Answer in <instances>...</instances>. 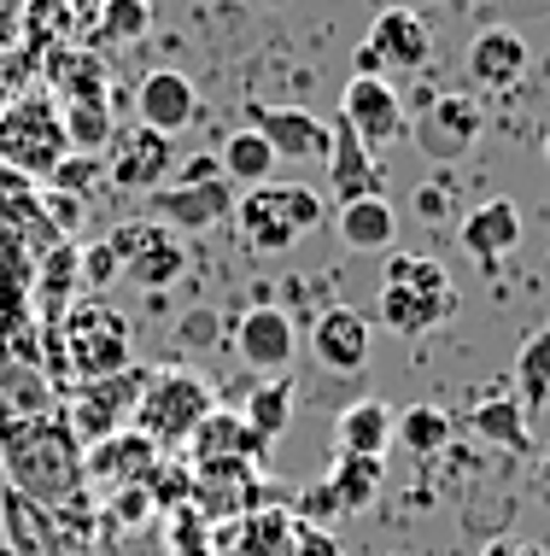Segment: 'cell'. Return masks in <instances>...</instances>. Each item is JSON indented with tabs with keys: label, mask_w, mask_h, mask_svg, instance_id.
I'll return each mask as SVG.
<instances>
[{
	"label": "cell",
	"mask_w": 550,
	"mask_h": 556,
	"mask_svg": "<svg viewBox=\"0 0 550 556\" xmlns=\"http://www.w3.org/2000/svg\"><path fill=\"white\" fill-rule=\"evenodd\" d=\"M0 463H7L12 492H24L29 504L59 509L88 498V469H82V440L71 433L65 410L41 416H0Z\"/></svg>",
	"instance_id": "obj_1"
},
{
	"label": "cell",
	"mask_w": 550,
	"mask_h": 556,
	"mask_svg": "<svg viewBox=\"0 0 550 556\" xmlns=\"http://www.w3.org/2000/svg\"><path fill=\"white\" fill-rule=\"evenodd\" d=\"M41 369L59 399H71L82 381L129 369V317L100 293L77 299L59 323H41Z\"/></svg>",
	"instance_id": "obj_2"
},
{
	"label": "cell",
	"mask_w": 550,
	"mask_h": 556,
	"mask_svg": "<svg viewBox=\"0 0 550 556\" xmlns=\"http://www.w3.org/2000/svg\"><path fill=\"white\" fill-rule=\"evenodd\" d=\"M65 159H71L65 112H59V100L48 94V88H29V94L0 106V170L48 188V176Z\"/></svg>",
	"instance_id": "obj_3"
},
{
	"label": "cell",
	"mask_w": 550,
	"mask_h": 556,
	"mask_svg": "<svg viewBox=\"0 0 550 556\" xmlns=\"http://www.w3.org/2000/svg\"><path fill=\"white\" fill-rule=\"evenodd\" d=\"M234 229L252 252H287L310 229H322V193L305 182H258L234 200Z\"/></svg>",
	"instance_id": "obj_4"
},
{
	"label": "cell",
	"mask_w": 550,
	"mask_h": 556,
	"mask_svg": "<svg viewBox=\"0 0 550 556\" xmlns=\"http://www.w3.org/2000/svg\"><path fill=\"white\" fill-rule=\"evenodd\" d=\"M212 410H217V393L193 369H158V375H146L136 422L129 428H141L158 451H176V445L193 440V428H200Z\"/></svg>",
	"instance_id": "obj_5"
},
{
	"label": "cell",
	"mask_w": 550,
	"mask_h": 556,
	"mask_svg": "<svg viewBox=\"0 0 550 556\" xmlns=\"http://www.w3.org/2000/svg\"><path fill=\"white\" fill-rule=\"evenodd\" d=\"M112 252L124 281H136L146 293H165L170 281L188 276V240L158 217H136V223H117L112 229Z\"/></svg>",
	"instance_id": "obj_6"
},
{
	"label": "cell",
	"mask_w": 550,
	"mask_h": 556,
	"mask_svg": "<svg viewBox=\"0 0 550 556\" xmlns=\"http://www.w3.org/2000/svg\"><path fill=\"white\" fill-rule=\"evenodd\" d=\"M141 387H146V369H117V375H100V381H82V387H71V399H65V422L71 433L88 445H100L106 433L117 428H129L136 422V404H141Z\"/></svg>",
	"instance_id": "obj_7"
},
{
	"label": "cell",
	"mask_w": 550,
	"mask_h": 556,
	"mask_svg": "<svg viewBox=\"0 0 550 556\" xmlns=\"http://www.w3.org/2000/svg\"><path fill=\"white\" fill-rule=\"evenodd\" d=\"M234 182L229 176H212V182H165L146 193V217L170 223L176 235H205V229H222L234 223Z\"/></svg>",
	"instance_id": "obj_8"
},
{
	"label": "cell",
	"mask_w": 550,
	"mask_h": 556,
	"mask_svg": "<svg viewBox=\"0 0 550 556\" xmlns=\"http://www.w3.org/2000/svg\"><path fill=\"white\" fill-rule=\"evenodd\" d=\"M481 135H486L481 100H474V94H439L434 106L415 117L410 141L422 147L434 164H457V159H469L474 147H481Z\"/></svg>",
	"instance_id": "obj_9"
},
{
	"label": "cell",
	"mask_w": 550,
	"mask_h": 556,
	"mask_svg": "<svg viewBox=\"0 0 550 556\" xmlns=\"http://www.w3.org/2000/svg\"><path fill=\"white\" fill-rule=\"evenodd\" d=\"M170 170H176V141H170V135H158L146 124L112 135V147H106V182L112 188L153 193V188L170 182Z\"/></svg>",
	"instance_id": "obj_10"
},
{
	"label": "cell",
	"mask_w": 550,
	"mask_h": 556,
	"mask_svg": "<svg viewBox=\"0 0 550 556\" xmlns=\"http://www.w3.org/2000/svg\"><path fill=\"white\" fill-rule=\"evenodd\" d=\"M158 463H165V451L146 440L141 428H117V433H106L100 445H88V451H82L88 486L106 492V498H112V492H124V486H146Z\"/></svg>",
	"instance_id": "obj_11"
},
{
	"label": "cell",
	"mask_w": 550,
	"mask_h": 556,
	"mask_svg": "<svg viewBox=\"0 0 550 556\" xmlns=\"http://www.w3.org/2000/svg\"><path fill=\"white\" fill-rule=\"evenodd\" d=\"M36 77H41V88H48L59 106H88V100H112V65L100 59V48H88V41H65V48L41 53Z\"/></svg>",
	"instance_id": "obj_12"
},
{
	"label": "cell",
	"mask_w": 550,
	"mask_h": 556,
	"mask_svg": "<svg viewBox=\"0 0 550 556\" xmlns=\"http://www.w3.org/2000/svg\"><path fill=\"white\" fill-rule=\"evenodd\" d=\"M246 129H258L276 147V159H293V164H329V147H334V129L322 117H310L305 106H264V100H252Z\"/></svg>",
	"instance_id": "obj_13"
},
{
	"label": "cell",
	"mask_w": 550,
	"mask_h": 556,
	"mask_svg": "<svg viewBox=\"0 0 550 556\" xmlns=\"http://www.w3.org/2000/svg\"><path fill=\"white\" fill-rule=\"evenodd\" d=\"M136 117L146 129H158V135H182L193 129L205 117V100H200V88H193V77H182V71H146V77L136 83Z\"/></svg>",
	"instance_id": "obj_14"
},
{
	"label": "cell",
	"mask_w": 550,
	"mask_h": 556,
	"mask_svg": "<svg viewBox=\"0 0 550 556\" xmlns=\"http://www.w3.org/2000/svg\"><path fill=\"white\" fill-rule=\"evenodd\" d=\"M340 117H346L369 147H393L398 135H410L405 100H398L393 77H351L346 94H340Z\"/></svg>",
	"instance_id": "obj_15"
},
{
	"label": "cell",
	"mask_w": 550,
	"mask_h": 556,
	"mask_svg": "<svg viewBox=\"0 0 550 556\" xmlns=\"http://www.w3.org/2000/svg\"><path fill=\"white\" fill-rule=\"evenodd\" d=\"M234 352H241L246 369L258 375H287L293 352H299V334H293V317L281 305H252L234 323Z\"/></svg>",
	"instance_id": "obj_16"
},
{
	"label": "cell",
	"mask_w": 550,
	"mask_h": 556,
	"mask_svg": "<svg viewBox=\"0 0 550 556\" xmlns=\"http://www.w3.org/2000/svg\"><path fill=\"white\" fill-rule=\"evenodd\" d=\"M463 65H469V83L474 88H486V94H510V88L527 77L533 53H527V41L515 36L510 24H486V29H474Z\"/></svg>",
	"instance_id": "obj_17"
},
{
	"label": "cell",
	"mask_w": 550,
	"mask_h": 556,
	"mask_svg": "<svg viewBox=\"0 0 550 556\" xmlns=\"http://www.w3.org/2000/svg\"><path fill=\"white\" fill-rule=\"evenodd\" d=\"M369 345H375V328H369V317L351 305H329L310 323V352H317V364L334 369V375H358L369 364Z\"/></svg>",
	"instance_id": "obj_18"
},
{
	"label": "cell",
	"mask_w": 550,
	"mask_h": 556,
	"mask_svg": "<svg viewBox=\"0 0 550 556\" xmlns=\"http://www.w3.org/2000/svg\"><path fill=\"white\" fill-rule=\"evenodd\" d=\"M264 457H270V440H258L241 410H212L188 440V469H212V463H252V469H264Z\"/></svg>",
	"instance_id": "obj_19"
},
{
	"label": "cell",
	"mask_w": 550,
	"mask_h": 556,
	"mask_svg": "<svg viewBox=\"0 0 550 556\" xmlns=\"http://www.w3.org/2000/svg\"><path fill=\"white\" fill-rule=\"evenodd\" d=\"M369 48L381 53L386 77H405V71H422L434 59V29H427L422 12L410 7H386L375 24H369Z\"/></svg>",
	"instance_id": "obj_20"
},
{
	"label": "cell",
	"mask_w": 550,
	"mask_h": 556,
	"mask_svg": "<svg viewBox=\"0 0 550 556\" xmlns=\"http://www.w3.org/2000/svg\"><path fill=\"white\" fill-rule=\"evenodd\" d=\"M329 188L340 205L351 200H375L381 193V164H375V147L363 141L346 117H334V147H329Z\"/></svg>",
	"instance_id": "obj_21"
},
{
	"label": "cell",
	"mask_w": 550,
	"mask_h": 556,
	"mask_svg": "<svg viewBox=\"0 0 550 556\" xmlns=\"http://www.w3.org/2000/svg\"><path fill=\"white\" fill-rule=\"evenodd\" d=\"M77 288H82V247L59 240L48 258L36 264V281H29V317L59 323L71 305H77Z\"/></svg>",
	"instance_id": "obj_22"
},
{
	"label": "cell",
	"mask_w": 550,
	"mask_h": 556,
	"mask_svg": "<svg viewBox=\"0 0 550 556\" xmlns=\"http://www.w3.org/2000/svg\"><path fill=\"white\" fill-rule=\"evenodd\" d=\"M457 240H463V252L481 264L510 258V252L522 247V212H515V200H481L463 223H457Z\"/></svg>",
	"instance_id": "obj_23"
},
{
	"label": "cell",
	"mask_w": 550,
	"mask_h": 556,
	"mask_svg": "<svg viewBox=\"0 0 550 556\" xmlns=\"http://www.w3.org/2000/svg\"><path fill=\"white\" fill-rule=\"evenodd\" d=\"M451 311H457V288H381V299H375L381 328L410 334V340L427 334V328H439Z\"/></svg>",
	"instance_id": "obj_24"
},
{
	"label": "cell",
	"mask_w": 550,
	"mask_h": 556,
	"mask_svg": "<svg viewBox=\"0 0 550 556\" xmlns=\"http://www.w3.org/2000/svg\"><path fill=\"white\" fill-rule=\"evenodd\" d=\"M229 556H287L293 551V516L281 504H258L217 539Z\"/></svg>",
	"instance_id": "obj_25"
},
{
	"label": "cell",
	"mask_w": 550,
	"mask_h": 556,
	"mask_svg": "<svg viewBox=\"0 0 550 556\" xmlns=\"http://www.w3.org/2000/svg\"><path fill=\"white\" fill-rule=\"evenodd\" d=\"M18 36L29 53H53L65 48V41H82V12L77 0H24L18 7Z\"/></svg>",
	"instance_id": "obj_26"
},
{
	"label": "cell",
	"mask_w": 550,
	"mask_h": 556,
	"mask_svg": "<svg viewBox=\"0 0 550 556\" xmlns=\"http://www.w3.org/2000/svg\"><path fill=\"white\" fill-rule=\"evenodd\" d=\"M393 433H398V416H393V404H381V399L346 404L340 422H334L340 451H358V457H381V451L393 445Z\"/></svg>",
	"instance_id": "obj_27"
},
{
	"label": "cell",
	"mask_w": 550,
	"mask_h": 556,
	"mask_svg": "<svg viewBox=\"0 0 550 556\" xmlns=\"http://www.w3.org/2000/svg\"><path fill=\"white\" fill-rule=\"evenodd\" d=\"M334 229H340V240H346L351 252H386L398 240V212H393V200H386V193H375V200L340 205Z\"/></svg>",
	"instance_id": "obj_28"
},
{
	"label": "cell",
	"mask_w": 550,
	"mask_h": 556,
	"mask_svg": "<svg viewBox=\"0 0 550 556\" xmlns=\"http://www.w3.org/2000/svg\"><path fill=\"white\" fill-rule=\"evenodd\" d=\"M469 428L481 433L486 445H498V451H515V457H527L533 451V416L522 410V399H486V404H474L469 410Z\"/></svg>",
	"instance_id": "obj_29"
},
{
	"label": "cell",
	"mask_w": 550,
	"mask_h": 556,
	"mask_svg": "<svg viewBox=\"0 0 550 556\" xmlns=\"http://www.w3.org/2000/svg\"><path fill=\"white\" fill-rule=\"evenodd\" d=\"M0 528L18 556H53V516L12 486H0Z\"/></svg>",
	"instance_id": "obj_30"
},
{
	"label": "cell",
	"mask_w": 550,
	"mask_h": 556,
	"mask_svg": "<svg viewBox=\"0 0 550 556\" xmlns=\"http://www.w3.org/2000/svg\"><path fill=\"white\" fill-rule=\"evenodd\" d=\"M88 29H94V36H82L88 48H136L153 29V0H94Z\"/></svg>",
	"instance_id": "obj_31"
},
{
	"label": "cell",
	"mask_w": 550,
	"mask_h": 556,
	"mask_svg": "<svg viewBox=\"0 0 550 556\" xmlns=\"http://www.w3.org/2000/svg\"><path fill=\"white\" fill-rule=\"evenodd\" d=\"M241 416H246V428L258 433V440L276 445L281 433H287V422H293V381L287 375H264V381L246 393Z\"/></svg>",
	"instance_id": "obj_32"
},
{
	"label": "cell",
	"mask_w": 550,
	"mask_h": 556,
	"mask_svg": "<svg viewBox=\"0 0 550 556\" xmlns=\"http://www.w3.org/2000/svg\"><path fill=\"white\" fill-rule=\"evenodd\" d=\"M222 176H229V182H246V188H258V182H276V147L264 141L258 129H234L229 141H222Z\"/></svg>",
	"instance_id": "obj_33"
},
{
	"label": "cell",
	"mask_w": 550,
	"mask_h": 556,
	"mask_svg": "<svg viewBox=\"0 0 550 556\" xmlns=\"http://www.w3.org/2000/svg\"><path fill=\"white\" fill-rule=\"evenodd\" d=\"M515 399H522L527 416H539L550 404V328L522 340V352H515Z\"/></svg>",
	"instance_id": "obj_34"
},
{
	"label": "cell",
	"mask_w": 550,
	"mask_h": 556,
	"mask_svg": "<svg viewBox=\"0 0 550 556\" xmlns=\"http://www.w3.org/2000/svg\"><path fill=\"white\" fill-rule=\"evenodd\" d=\"M329 492L340 509H369L381 492V457H358V451H340V463L329 469Z\"/></svg>",
	"instance_id": "obj_35"
},
{
	"label": "cell",
	"mask_w": 550,
	"mask_h": 556,
	"mask_svg": "<svg viewBox=\"0 0 550 556\" xmlns=\"http://www.w3.org/2000/svg\"><path fill=\"white\" fill-rule=\"evenodd\" d=\"M393 440L405 451H415V457H434V451H445V440H451V416H445L439 404H410V410L398 416Z\"/></svg>",
	"instance_id": "obj_36"
},
{
	"label": "cell",
	"mask_w": 550,
	"mask_h": 556,
	"mask_svg": "<svg viewBox=\"0 0 550 556\" xmlns=\"http://www.w3.org/2000/svg\"><path fill=\"white\" fill-rule=\"evenodd\" d=\"M65 112V135L71 153H106L112 147V100H88V106H59Z\"/></svg>",
	"instance_id": "obj_37"
},
{
	"label": "cell",
	"mask_w": 550,
	"mask_h": 556,
	"mask_svg": "<svg viewBox=\"0 0 550 556\" xmlns=\"http://www.w3.org/2000/svg\"><path fill=\"white\" fill-rule=\"evenodd\" d=\"M381 288H451V269L422 258V252H393L381 269Z\"/></svg>",
	"instance_id": "obj_38"
},
{
	"label": "cell",
	"mask_w": 550,
	"mask_h": 556,
	"mask_svg": "<svg viewBox=\"0 0 550 556\" xmlns=\"http://www.w3.org/2000/svg\"><path fill=\"white\" fill-rule=\"evenodd\" d=\"M146 492L158 498V509H182V504H193V469L188 463H158L153 469V480H146Z\"/></svg>",
	"instance_id": "obj_39"
},
{
	"label": "cell",
	"mask_w": 550,
	"mask_h": 556,
	"mask_svg": "<svg viewBox=\"0 0 550 556\" xmlns=\"http://www.w3.org/2000/svg\"><path fill=\"white\" fill-rule=\"evenodd\" d=\"M170 551H176V556H217L212 528H205V516H200L193 504L176 509V521H170Z\"/></svg>",
	"instance_id": "obj_40"
},
{
	"label": "cell",
	"mask_w": 550,
	"mask_h": 556,
	"mask_svg": "<svg viewBox=\"0 0 550 556\" xmlns=\"http://www.w3.org/2000/svg\"><path fill=\"white\" fill-rule=\"evenodd\" d=\"M100 176H106V170H100V153H71V159H65V164H59V170L48 176V188H59V193H77V200H82V193H94Z\"/></svg>",
	"instance_id": "obj_41"
},
{
	"label": "cell",
	"mask_w": 550,
	"mask_h": 556,
	"mask_svg": "<svg viewBox=\"0 0 550 556\" xmlns=\"http://www.w3.org/2000/svg\"><path fill=\"white\" fill-rule=\"evenodd\" d=\"M106 516L117 521V528H146V521L158 516V498H153L146 486H124V492H112Z\"/></svg>",
	"instance_id": "obj_42"
},
{
	"label": "cell",
	"mask_w": 550,
	"mask_h": 556,
	"mask_svg": "<svg viewBox=\"0 0 550 556\" xmlns=\"http://www.w3.org/2000/svg\"><path fill=\"white\" fill-rule=\"evenodd\" d=\"M117 276H124V269H117L112 240H94V247H82V288H88V293H106Z\"/></svg>",
	"instance_id": "obj_43"
},
{
	"label": "cell",
	"mask_w": 550,
	"mask_h": 556,
	"mask_svg": "<svg viewBox=\"0 0 550 556\" xmlns=\"http://www.w3.org/2000/svg\"><path fill=\"white\" fill-rule=\"evenodd\" d=\"M287 556H340V545H334V533H322L317 521H299L293 516V551Z\"/></svg>",
	"instance_id": "obj_44"
},
{
	"label": "cell",
	"mask_w": 550,
	"mask_h": 556,
	"mask_svg": "<svg viewBox=\"0 0 550 556\" xmlns=\"http://www.w3.org/2000/svg\"><path fill=\"white\" fill-rule=\"evenodd\" d=\"M322 516H340L329 480H317V486H305V492H299V521H322Z\"/></svg>",
	"instance_id": "obj_45"
},
{
	"label": "cell",
	"mask_w": 550,
	"mask_h": 556,
	"mask_svg": "<svg viewBox=\"0 0 550 556\" xmlns=\"http://www.w3.org/2000/svg\"><path fill=\"white\" fill-rule=\"evenodd\" d=\"M176 340H182V345H212L217 340V317H212V311H188L182 328H176Z\"/></svg>",
	"instance_id": "obj_46"
},
{
	"label": "cell",
	"mask_w": 550,
	"mask_h": 556,
	"mask_svg": "<svg viewBox=\"0 0 550 556\" xmlns=\"http://www.w3.org/2000/svg\"><path fill=\"white\" fill-rule=\"evenodd\" d=\"M481 556H550L545 545H527V539H493Z\"/></svg>",
	"instance_id": "obj_47"
},
{
	"label": "cell",
	"mask_w": 550,
	"mask_h": 556,
	"mask_svg": "<svg viewBox=\"0 0 550 556\" xmlns=\"http://www.w3.org/2000/svg\"><path fill=\"white\" fill-rule=\"evenodd\" d=\"M351 77H386V65H381V53H375V48H369V41H363V48H358V59H351Z\"/></svg>",
	"instance_id": "obj_48"
},
{
	"label": "cell",
	"mask_w": 550,
	"mask_h": 556,
	"mask_svg": "<svg viewBox=\"0 0 550 556\" xmlns=\"http://www.w3.org/2000/svg\"><path fill=\"white\" fill-rule=\"evenodd\" d=\"M545 504H550V463H545Z\"/></svg>",
	"instance_id": "obj_49"
},
{
	"label": "cell",
	"mask_w": 550,
	"mask_h": 556,
	"mask_svg": "<svg viewBox=\"0 0 550 556\" xmlns=\"http://www.w3.org/2000/svg\"><path fill=\"white\" fill-rule=\"evenodd\" d=\"M0 556H18V551H12V545H7V539H0Z\"/></svg>",
	"instance_id": "obj_50"
},
{
	"label": "cell",
	"mask_w": 550,
	"mask_h": 556,
	"mask_svg": "<svg viewBox=\"0 0 550 556\" xmlns=\"http://www.w3.org/2000/svg\"><path fill=\"white\" fill-rule=\"evenodd\" d=\"M545 164H550V129H545Z\"/></svg>",
	"instance_id": "obj_51"
},
{
	"label": "cell",
	"mask_w": 550,
	"mask_h": 556,
	"mask_svg": "<svg viewBox=\"0 0 550 556\" xmlns=\"http://www.w3.org/2000/svg\"><path fill=\"white\" fill-rule=\"evenodd\" d=\"M0 416H7V399H0Z\"/></svg>",
	"instance_id": "obj_52"
}]
</instances>
